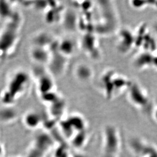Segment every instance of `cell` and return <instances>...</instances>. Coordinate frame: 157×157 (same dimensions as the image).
Here are the masks:
<instances>
[{
  "instance_id": "3957f363",
  "label": "cell",
  "mask_w": 157,
  "mask_h": 157,
  "mask_svg": "<svg viewBox=\"0 0 157 157\" xmlns=\"http://www.w3.org/2000/svg\"><path fill=\"white\" fill-rule=\"evenodd\" d=\"M155 117H156V119L157 120V108L155 111Z\"/></svg>"
},
{
  "instance_id": "277c9868",
  "label": "cell",
  "mask_w": 157,
  "mask_h": 157,
  "mask_svg": "<svg viewBox=\"0 0 157 157\" xmlns=\"http://www.w3.org/2000/svg\"><path fill=\"white\" fill-rule=\"evenodd\" d=\"M156 30H157V25H156Z\"/></svg>"
},
{
  "instance_id": "7a4b0ae2",
  "label": "cell",
  "mask_w": 157,
  "mask_h": 157,
  "mask_svg": "<svg viewBox=\"0 0 157 157\" xmlns=\"http://www.w3.org/2000/svg\"><path fill=\"white\" fill-rule=\"evenodd\" d=\"M153 65L157 68V55L155 57H153Z\"/></svg>"
},
{
  "instance_id": "6da1fadb",
  "label": "cell",
  "mask_w": 157,
  "mask_h": 157,
  "mask_svg": "<svg viewBox=\"0 0 157 157\" xmlns=\"http://www.w3.org/2000/svg\"><path fill=\"white\" fill-rule=\"evenodd\" d=\"M105 130L103 137L102 157H119L120 151L119 132L114 128L109 127Z\"/></svg>"
}]
</instances>
